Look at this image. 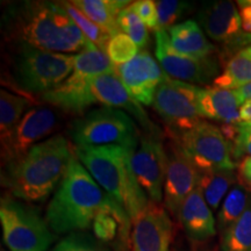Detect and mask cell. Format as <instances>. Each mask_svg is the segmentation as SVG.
Segmentation results:
<instances>
[{"mask_svg": "<svg viewBox=\"0 0 251 251\" xmlns=\"http://www.w3.org/2000/svg\"><path fill=\"white\" fill-rule=\"evenodd\" d=\"M100 213H109L118 219L122 249L127 248L130 216L93 179L74 151L64 178L47 207V224L55 234L76 233L90 228Z\"/></svg>", "mask_w": 251, "mask_h": 251, "instance_id": "1", "label": "cell"}, {"mask_svg": "<svg viewBox=\"0 0 251 251\" xmlns=\"http://www.w3.org/2000/svg\"><path fill=\"white\" fill-rule=\"evenodd\" d=\"M1 27L7 41L46 51H81L87 43L62 1L14 2L4 12Z\"/></svg>", "mask_w": 251, "mask_h": 251, "instance_id": "2", "label": "cell"}, {"mask_svg": "<svg viewBox=\"0 0 251 251\" xmlns=\"http://www.w3.org/2000/svg\"><path fill=\"white\" fill-rule=\"evenodd\" d=\"M74 155L67 137L55 135L34 146L26 155L6 164L2 186L28 202H43L59 186Z\"/></svg>", "mask_w": 251, "mask_h": 251, "instance_id": "3", "label": "cell"}, {"mask_svg": "<svg viewBox=\"0 0 251 251\" xmlns=\"http://www.w3.org/2000/svg\"><path fill=\"white\" fill-rule=\"evenodd\" d=\"M74 151L93 179L124 207L131 221L142 214L149 201L133 170L135 150L120 146H75Z\"/></svg>", "mask_w": 251, "mask_h": 251, "instance_id": "4", "label": "cell"}, {"mask_svg": "<svg viewBox=\"0 0 251 251\" xmlns=\"http://www.w3.org/2000/svg\"><path fill=\"white\" fill-rule=\"evenodd\" d=\"M9 56V78L21 93L45 94L64 81L74 71L75 55L36 49L13 43Z\"/></svg>", "mask_w": 251, "mask_h": 251, "instance_id": "5", "label": "cell"}, {"mask_svg": "<svg viewBox=\"0 0 251 251\" xmlns=\"http://www.w3.org/2000/svg\"><path fill=\"white\" fill-rule=\"evenodd\" d=\"M114 71V64L106 51L87 41L85 48L75 55L72 74L61 85L42 94L41 100L65 113L80 115L98 102L92 93L94 78Z\"/></svg>", "mask_w": 251, "mask_h": 251, "instance_id": "6", "label": "cell"}, {"mask_svg": "<svg viewBox=\"0 0 251 251\" xmlns=\"http://www.w3.org/2000/svg\"><path fill=\"white\" fill-rule=\"evenodd\" d=\"M69 135L77 147L120 146L136 150L141 137L129 114L113 107L96 108L72 122Z\"/></svg>", "mask_w": 251, "mask_h": 251, "instance_id": "7", "label": "cell"}, {"mask_svg": "<svg viewBox=\"0 0 251 251\" xmlns=\"http://www.w3.org/2000/svg\"><path fill=\"white\" fill-rule=\"evenodd\" d=\"M2 240L11 251H48L54 234L33 206L5 196L0 201Z\"/></svg>", "mask_w": 251, "mask_h": 251, "instance_id": "8", "label": "cell"}, {"mask_svg": "<svg viewBox=\"0 0 251 251\" xmlns=\"http://www.w3.org/2000/svg\"><path fill=\"white\" fill-rule=\"evenodd\" d=\"M181 148L200 172L234 170L233 146L216 126L200 121L190 130L180 134Z\"/></svg>", "mask_w": 251, "mask_h": 251, "instance_id": "9", "label": "cell"}, {"mask_svg": "<svg viewBox=\"0 0 251 251\" xmlns=\"http://www.w3.org/2000/svg\"><path fill=\"white\" fill-rule=\"evenodd\" d=\"M201 87L169 76L153 97V108L174 133L183 134L200 121L198 98Z\"/></svg>", "mask_w": 251, "mask_h": 251, "instance_id": "10", "label": "cell"}, {"mask_svg": "<svg viewBox=\"0 0 251 251\" xmlns=\"http://www.w3.org/2000/svg\"><path fill=\"white\" fill-rule=\"evenodd\" d=\"M61 126V114L52 107L37 106L24 115L7 139L1 141L2 162L5 164L21 158L40 143L41 140L51 135Z\"/></svg>", "mask_w": 251, "mask_h": 251, "instance_id": "11", "label": "cell"}, {"mask_svg": "<svg viewBox=\"0 0 251 251\" xmlns=\"http://www.w3.org/2000/svg\"><path fill=\"white\" fill-rule=\"evenodd\" d=\"M198 20L207 35L226 50L237 52L250 47L251 34L244 31L240 11L233 1L206 2L198 13Z\"/></svg>", "mask_w": 251, "mask_h": 251, "instance_id": "12", "label": "cell"}, {"mask_svg": "<svg viewBox=\"0 0 251 251\" xmlns=\"http://www.w3.org/2000/svg\"><path fill=\"white\" fill-rule=\"evenodd\" d=\"M155 40L157 61L169 77L193 85L214 83L220 71L219 62L215 57L190 58L179 55L172 49L166 30H157Z\"/></svg>", "mask_w": 251, "mask_h": 251, "instance_id": "13", "label": "cell"}, {"mask_svg": "<svg viewBox=\"0 0 251 251\" xmlns=\"http://www.w3.org/2000/svg\"><path fill=\"white\" fill-rule=\"evenodd\" d=\"M131 164L136 179L150 198V201L162 202L168 169V153L158 136L147 134L141 137L139 147L133 153Z\"/></svg>", "mask_w": 251, "mask_h": 251, "instance_id": "14", "label": "cell"}, {"mask_svg": "<svg viewBox=\"0 0 251 251\" xmlns=\"http://www.w3.org/2000/svg\"><path fill=\"white\" fill-rule=\"evenodd\" d=\"M200 171L181 148L179 141L169 147L168 169L164 183V206L169 214L177 218L186 198L198 187Z\"/></svg>", "mask_w": 251, "mask_h": 251, "instance_id": "15", "label": "cell"}, {"mask_svg": "<svg viewBox=\"0 0 251 251\" xmlns=\"http://www.w3.org/2000/svg\"><path fill=\"white\" fill-rule=\"evenodd\" d=\"M115 71L131 96L144 105H151L157 89L168 76L148 51H141L131 61L115 65Z\"/></svg>", "mask_w": 251, "mask_h": 251, "instance_id": "16", "label": "cell"}, {"mask_svg": "<svg viewBox=\"0 0 251 251\" xmlns=\"http://www.w3.org/2000/svg\"><path fill=\"white\" fill-rule=\"evenodd\" d=\"M172 233L174 227L169 212L158 203L150 201L134 221L133 251H170Z\"/></svg>", "mask_w": 251, "mask_h": 251, "instance_id": "17", "label": "cell"}, {"mask_svg": "<svg viewBox=\"0 0 251 251\" xmlns=\"http://www.w3.org/2000/svg\"><path fill=\"white\" fill-rule=\"evenodd\" d=\"M92 93L97 101L107 107L121 109L134 118L149 135H157L158 128L152 124L140 102L131 96L117 71L96 77L92 81Z\"/></svg>", "mask_w": 251, "mask_h": 251, "instance_id": "18", "label": "cell"}, {"mask_svg": "<svg viewBox=\"0 0 251 251\" xmlns=\"http://www.w3.org/2000/svg\"><path fill=\"white\" fill-rule=\"evenodd\" d=\"M177 218L188 240L194 243L207 242L215 236L216 222L213 211L207 205L199 187L186 198Z\"/></svg>", "mask_w": 251, "mask_h": 251, "instance_id": "19", "label": "cell"}, {"mask_svg": "<svg viewBox=\"0 0 251 251\" xmlns=\"http://www.w3.org/2000/svg\"><path fill=\"white\" fill-rule=\"evenodd\" d=\"M240 102L235 90L220 87L201 89L198 98L200 117L209 120L224 122L225 125H235L241 122Z\"/></svg>", "mask_w": 251, "mask_h": 251, "instance_id": "20", "label": "cell"}, {"mask_svg": "<svg viewBox=\"0 0 251 251\" xmlns=\"http://www.w3.org/2000/svg\"><path fill=\"white\" fill-rule=\"evenodd\" d=\"M172 49L190 58H206L212 56L215 47L207 40L203 30L194 20L177 24L168 30Z\"/></svg>", "mask_w": 251, "mask_h": 251, "instance_id": "21", "label": "cell"}, {"mask_svg": "<svg viewBox=\"0 0 251 251\" xmlns=\"http://www.w3.org/2000/svg\"><path fill=\"white\" fill-rule=\"evenodd\" d=\"M72 4L114 36L121 33L117 24L119 13L131 2L127 0H75Z\"/></svg>", "mask_w": 251, "mask_h": 251, "instance_id": "22", "label": "cell"}, {"mask_svg": "<svg viewBox=\"0 0 251 251\" xmlns=\"http://www.w3.org/2000/svg\"><path fill=\"white\" fill-rule=\"evenodd\" d=\"M251 83V46L233 54L225 63L222 72L215 78L214 86L238 90Z\"/></svg>", "mask_w": 251, "mask_h": 251, "instance_id": "23", "label": "cell"}, {"mask_svg": "<svg viewBox=\"0 0 251 251\" xmlns=\"http://www.w3.org/2000/svg\"><path fill=\"white\" fill-rule=\"evenodd\" d=\"M235 181H236V175L234 170L206 171L200 172L198 187L201 191L209 208L215 211L220 203L224 201Z\"/></svg>", "mask_w": 251, "mask_h": 251, "instance_id": "24", "label": "cell"}, {"mask_svg": "<svg viewBox=\"0 0 251 251\" xmlns=\"http://www.w3.org/2000/svg\"><path fill=\"white\" fill-rule=\"evenodd\" d=\"M251 197L242 184H236L231 187L222 201L216 220V229L224 233L229 226L237 221L249 205Z\"/></svg>", "mask_w": 251, "mask_h": 251, "instance_id": "25", "label": "cell"}, {"mask_svg": "<svg viewBox=\"0 0 251 251\" xmlns=\"http://www.w3.org/2000/svg\"><path fill=\"white\" fill-rule=\"evenodd\" d=\"M31 105V100L27 97L17 96L2 89L0 92V129L1 141L13 133L14 128L23 119V114Z\"/></svg>", "mask_w": 251, "mask_h": 251, "instance_id": "26", "label": "cell"}, {"mask_svg": "<svg viewBox=\"0 0 251 251\" xmlns=\"http://www.w3.org/2000/svg\"><path fill=\"white\" fill-rule=\"evenodd\" d=\"M221 234V251H251V200L243 215Z\"/></svg>", "mask_w": 251, "mask_h": 251, "instance_id": "27", "label": "cell"}, {"mask_svg": "<svg viewBox=\"0 0 251 251\" xmlns=\"http://www.w3.org/2000/svg\"><path fill=\"white\" fill-rule=\"evenodd\" d=\"M62 4L67 9L69 15L72 18V20L76 23L78 28L81 30L83 35L86 37V40L93 43L96 47H98L99 49L106 51L109 40L112 39L111 34L105 28L99 26L87 18L77 6L72 4V1H62Z\"/></svg>", "mask_w": 251, "mask_h": 251, "instance_id": "28", "label": "cell"}, {"mask_svg": "<svg viewBox=\"0 0 251 251\" xmlns=\"http://www.w3.org/2000/svg\"><path fill=\"white\" fill-rule=\"evenodd\" d=\"M117 24L120 31L127 34L139 48H144L149 43V33L141 18L134 12L130 5L119 13Z\"/></svg>", "mask_w": 251, "mask_h": 251, "instance_id": "29", "label": "cell"}, {"mask_svg": "<svg viewBox=\"0 0 251 251\" xmlns=\"http://www.w3.org/2000/svg\"><path fill=\"white\" fill-rule=\"evenodd\" d=\"M51 251H113L107 246V243H103L101 241L94 237L93 235L87 233H76L69 234L67 237L54 247Z\"/></svg>", "mask_w": 251, "mask_h": 251, "instance_id": "30", "label": "cell"}, {"mask_svg": "<svg viewBox=\"0 0 251 251\" xmlns=\"http://www.w3.org/2000/svg\"><path fill=\"white\" fill-rule=\"evenodd\" d=\"M107 55L113 64H125L139 55V47L127 34L119 33L112 36L107 46Z\"/></svg>", "mask_w": 251, "mask_h": 251, "instance_id": "31", "label": "cell"}, {"mask_svg": "<svg viewBox=\"0 0 251 251\" xmlns=\"http://www.w3.org/2000/svg\"><path fill=\"white\" fill-rule=\"evenodd\" d=\"M156 7L159 30H169L190 11L191 4L178 0H159L156 1Z\"/></svg>", "mask_w": 251, "mask_h": 251, "instance_id": "32", "label": "cell"}, {"mask_svg": "<svg viewBox=\"0 0 251 251\" xmlns=\"http://www.w3.org/2000/svg\"><path fill=\"white\" fill-rule=\"evenodd\" d=\"M92 227L96 237L101 242H112L119 237L121 243V226L114 215L109 213H100L94 219Z\"/></svg>", "mask_w": 251, "mask_h": 251, "instance_id": "33", "label": "cell"}, {"mask_svg": "<svg viewBox=\"0 0 251 251\" xmlns=\"http://www.w3.org/2000/svg\"><path fill=\"white\" fill-rule=\"evenodd\" d=\"M134 12L141 18L144 25L151 30H159L158 14H157L156 2L151 0H139L130 4Z\"/></svg>", "mask_w": 251, "mask_h": 251, "instance_id": "34", "label": "cell"}, {"mask_svg": "<svg viewBox=\"0 0 251 251\" xmlns=\"http://www.w3.org/2000/svg\"><path fill=\"white\" fill-rule=\"evenodd\" d=\"M225 137L230 143L236 141L251 140V124L247 122H238L235 125H224L221 127Z\"/></svg>", "mask_w": 251, "mask_h": 251, "instance_id": "35", "label": "cell"}, {"mask_svg": "<svg viewBox=\"0 0 251 251\" xmlns=\"http://www.w3.org/2000/svg\"><path fill=\"white\" fill-rule=\"evenodd\" d=\"M237 7L240 9L244 31L251 34V0H240L237 1Z\"/></svg>", "mask_w": 251, "mask_h": 251, "instance_id": "36", "label": "cell"}, {"mask_svg": "<svg viewBox=\"0 0 251 251\" xmlns=\"http://www.w3.org/2000/svg\"><path fill=\"white\" fill-rule=\"evenodd\" d=\"M238 174L244 185L251 188V157L246 156L238 165Z\"/></svg>", "mask_w": 251, "mask_h": 251, "instance_id": "37", "label": "cell"}, {"mask_svg": "<svg viewBox=\"0 0 251 251\" xmlns=\"http://www.w3.org/2000/svg\"><path fill=\"white\" fill-rule=\"evenodd\" d=\"M233 146V157L238 158L243 155L251 157V140L244 141H236V142L231 143Z\"/></svg>", "mask_w": 251, "mask_h": 251, "instance_id": "38", "label": "cell"}, {"mask_svg": "<svg viewBox=\"0 0 251 251\" xmlns=\"http://www.w3.org/2000/svg\"><path fill=\"white\" fill-rule=\"evenodd\" d=\"M240 119L241 122L251 124V99L244 101L240 107Z\"/></svg>", "mask_w": 251, "mask_h": 251, "instance_id": "39", "label": "cell"}, {"mask_svg": "<svg viewBox=\"0 0 251 251\" xmlns=\"http://www.w3.org/2000/svg\"><path fill=\"white\" fill-rule=\"evenodd\" d=\"M237 93L238 99H240V102L243 103L247 100L251 99V83L248 84V85L241 87V89L235 90Z\"/></svg>", "mask_w": 251, "mask_h": 251, "instance_id": "40", "label": "cell"}, {"mask_svg": "<svg viewBox=\"0 0 251 251\" xmlns=\"http://www.w3.org/2000/svg\"><path fill=\"white\" fill-rule=\"evenodd\" d=\"M0 251H6V250L4 249V248H1V250H0Z\"/></svg>", "mask_w": 251, "mask_h": 251, "instance_id": "41", "label": "cell"}]
</instances>
